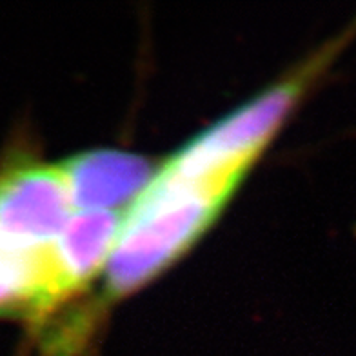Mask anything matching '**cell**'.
Returning <instances> with one entry per match:
<instances>
[{
    "label": "cell",
    "instance_id": "cell-1",
    "mask_svg": "<svg viewBox=\"0 0 356 356\" xmlns=\"http://www.w3.org/2000/svg\"><path fill=\"white\" fill-rule=\"evenodd\" d=\"M245 171H186L169 160L127 206L104 269L108 300L159 277L182 257L231 200Z\"/></svg>",
    "mask_w": 356,
    "mask_h": 356
},
{
    "label": "cell",
    "instance_id": "cell-2",
    "mask_svg": "<svg viewBox=\"0 0 356 356\" xmlns=\"http://www.w3.org/2000/svg\"><path fill=\"white\" fill-rule=\"evenodd\" d=\"M73 213L60 164L0 162V318L33 323L55 307V242Z\"/></svg>",
    "mask_w": 356,
    "mask_h": 356
},
{
    "label": "cell",
    "instance_id": "cell-3",
    "mask_svg": "<svg viewBox=\"0 0 356 356\" xmlns=\"http://www.w3.org/2000/svg\"><path fill=\"white\" fill-rule=\"evenodd\" d=\"M75 211H117L131 204L159 165L122 149H88L58 162Z\"/></svg>",
    "mask_w": 356,
    "mask_h": 356
},
{
    "label": "cell",
    "instance_id": "cell-4",
    "mask_svg": "<svg viewBox=\"0 0 356 356\" xmlns=\"http://www.w3.org/2000/svg\"><path fill=\"white\" fill-rule=\"evenodd\" d=\"M124 211H75L55 242L56 280L71 302L106 269Z\"/></svg>",
    "mask_w": 356,
    "mask_h": 356
}]
</instances>
